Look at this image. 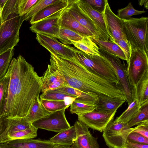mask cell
Returning <instances> with one entry per match:
<instances>
[{"label": "cell", "instance_id": "52a82bcc", "mask_svg": "<svg viewBox=\"0 0 148 148\" xmlns=\"http://www.w3.org/2000/svg\"><path fill=\"white\" fill-rule=\"evenodd\" d=\"M99 51L100 56L109 63L115 72L119 86L129 105L134 100L133 91L127 78L125 64L124 62L123 63L118 57L109 54L102 49L99 48Z\"/></svg>", "mask_w": 148, "mask_h": 148}, {"label": "cell", "instance_id": "484cf974", "mask_svg": "<svg viewBox=\"0 0 148 148\" xmlns=\"http://www.w3.org/2000/svg\"><path fill=\"white\" fill-rule=\"evenodd\" d=\"M134 99H137L140 105L148 101V71L133 88Z\"/></svg>", "mask_w": 148, "mask_h": 148}, {"label": "cell", "instance_id": "4fadbf2b", "mask_svg": "<svg viewBox=\"0 0 148 148\" xmlns=\"http://www.w3.org/2000/svg\"><path fill=\"white\" fill-rule=\"evenodd\" d=\"M64 10L32 24L30 29L33 32L56 38L60 28L59 19Z\"/></svg>", "mask_w": 148, "mask_h": 148}, {"label": "cell", "instance_id": "2e32d148", "mask_svg": "<svg viewBox=\"0 0 148 148\" xmlns=\"http://www.w3.org/2000/svg\"><path fill=\"white\" fill-rule=\"evenodd\" d=\"M65 10L80 24L90 31L96 39H100L99 34L95 25L79 7L78 0H69V5Z\"/></svg>", "mask_w": 148, "mask_h": 148}, {"label": "cell", "instance_id": "83f0119b", "mask_svg": "<svg viewBox=\"0 0 148 148\" xmlns=\"http://www.w3.org/2000/svg\"><path fill=\"white\" fill-rule=\"evenodd\" d=\"M93 41L98 46L107 53L116 56L126 61L125 55L120 48L116 43L110 41H104L99 39L92 38Z\"/></svg>", "mask_w": 148, "mask_h": 148}, {"label": "cell", "instance_id": "1f68e13d", "mask_svg": "<svg viewBox=\"0 0 148 148\" xmlns=\"http://www.w3.org/2000/svg\"><path fill=\"white\" fill-rule=\"evenodd\" d=\"M85 37L68 29L60 27L56 38L58 39L63 44H71V41L82 40Z\"/></svg>", "mask_w": 148, "mask_h": 148}, {"label": "cell", "instance_id": "8d00e7d4", "mask_svg": "<svg viewBox=\"0 0 148 148\" xmlns=\"http://www.w3.org/2000/svg\"><path fill=\"white\" fill-rule=\"evenodd\" d=\"M70 112L72 114H75L78 116L95 111L96 104L88 105L73 101L70 105Z\"/></svg>", "mask_w": 148, "mask_h": 148}, {"label": "cell", "instance_id": "d590c367", "mask_svg": "<svg viewBox=\"0 0 148 148\" xmlns=\"http://www.w3.org/2000/svg\"><path fill=\"white\" fill-rule=\"evenodd\" d=\"M40 101L46 110L50 113L66 109L70 105L64 101H54L40 99Z\"/></svg>", "mask_w": 148, "mask_h": 148}, {"label": "cell", "instance_id": "44dd1931", "mask_svg": "<svg viewBox=\"0 0 148 148\" xmlns=\"http://www.w3.org/2000/svg\"><path fill=\"white\" fill-rule=\"evenodd\" d=\"M11 148H53L55 144L49 140L27 139L5 143Z\"/></svg>", "mask_w": 148, "mask_h": 148}, {"label": "cell", "instance_id": "f907efd6", "mask_svg": "<svg viewBox=\"0 0 148 148\" xmlns=\"http://www.w3.org/2000/svg\"><path fill=\"white\" fill-rule=\"evenodd\" d=\"M7 1V0H0V8L1 11Z\"/></svg>", "mask_w": 148, "mask_h": 148}, {"label": "cell", "instance_id": "e575fe53", "mask_svg": "<svg viewBox=\"0 0 148 148\" xmlns=\"http://www.w3.org/2000/svg\"><path fill=\"white\" fill-rule=\"evenodd\" d=\"M14 48L0 54V80L6 75L14 55Z\"/></svg>", "mask_w": 148, "mask_h": 148}, {"label": "cell", "instance_id": "f5cc1de1", "mask_svg": "<svg viewBox=\"0 0 148 148\" xmlns=\"http://www.w3.org/2000/svg\"><path fill=\"white\" fill-rule=\"evenodd\" d=\"M1 10L0 8V25L1 24Z\"/></svg>", "mask_w": 148, "mask_h": 148}, {"label": "cell", "instance_id": "c3c4849f", "mask_svg": "<svg viewBox=\"0 0 148 148\" xmlns=\"http://www.w3.org/2000/svg\"><path fill=\"white\" fill-rule=\"evenodd\" d=\"M138 4L142 6L144 5L145 8L146 9H148V0H139Z\"/></svg>", "mask_w": 148, "mask_h": 148}, {"label": "cell", "instance_id": "277c9868", "mask_svg": "<svg viewBox=\"0 0 148 148\" xmlns=\"http://www.w3.org/2000/svg\"><path fill=\"white\" fill-rule=\"evenodd\" d=\"M23 16L12 13L0 25V54L17 45Z\"/></svg>", "mask_w": 148, "mask_h": 148}, {"label": "cell", "instance_id": "d6986e66", "mask_svg": "<svg viewBox=\"0 0 148 148\" xmlns=\"http://www.w3.org/2000/svg\"><path fill=\"white\" fill-rule=\"evenodd\" d=\"M59 92L71 95L77 97L74 101L76 102L88 105L96 104L98 95L92 93H86L76 89L69 86H64L54 89Z\"/></svg>", "mask_w": 148, "mask_h": 148}, {"label": "cell", "instance_id": "ba28073f", "mask_svg": "<svg viewBox=\"0 0 148 148\" xmlns=\"http://www.w3.org/2000/svg\"><path fill=\"white\" fill-rule=\"evenodd\" d=\"M125 125L112 121L105 128L102 136L109 148H124L128 136L137 128H127Z\"/></svg>", "mask_w": 148, "mask_h": 148}, {"label": "cell", "instance_id": "7c38bea8", "mask_svg": "<svg viewBox=\"0 0 148 148\" xmlns=\"http://www.w3.org/2000/svg\"><path fill=\"white\" fill-rule=\"evenodd\" d=\"M102 13L110 40H127L123 30L122 20L112 11L107 0H105V8Z\"/></svg>", "mask_w": 148, "mask_h": 148}, {"label": "cell", "instance_id": "ab89813d", "mask_svg": "<svg viewBox=\"0 0 148 148\" xmlns=\"http://www.w3.org/2000/svg\"><path fill=\"white\" fill-rule=\"evenodd\" d=\"M58 0H39V1L25 15L23 18L24 21L29 20L33 16L46 7L54 3Z\"/></svg>", "mask_w": 148, "mask_h": 148}, {"label": "cell", "instance_id": "f546056e", "mask_svg": "<svg viewBox=\"0 0 148 148\" xmlns=\"http://www.w3.org/2000/svg\"><path fill=\"white\" fill-rule=\"evenodd\" d=\"M40 99L54 101H64L70 105L77 98L75 96L55 90L45 91L40 96Z\"/></svg>", "mask_w": 148, "mask_h": 148}, {"label": "cell", "instance_id": "d6a6232c", "mask_svg": "<svg viewBox=\"0 0 148 148\" xmlns=\"http://www.w3.org/2000/svg\"><path fill=\"white\" fill-rule=\"evenodd\" d=\"M148 121V101L140 105L137 114L125 125L127 128H130L142 122Z\"/></svg>", "mask_w": 148, "mask_h": 148}, {"label": "cell", "instance_id": "bcb514c9", "mask_svg": "<svg viewBox=\"0 0 148 148\" xmlns=\"http://www.w3.org/2000/svg\"><path fill=\"white\" fill-rule=\"evenodd\" d=\"M8 119L6 116L0 115V136L4 131L7 127Z\"/></svg>", "mask_w": 148, "mask_h": 148}, {"label": "cell", "instance_id": "cb8c5ba5", "mask_svg": "<svg viewBox=\"0 0 148 148\" xmlns=\"http://www.w3.org/2000/svg\"><path fill=\"white\" fill-rule=\"evenodd\" d=\"M8 119L7 127L0 136V141L11 133L29 128L32 124L27 120L25 117Z\"/></svg>", "mask_w": 148, "mask_h": 148}, {"label": "cell", "instance_id": "4dcf8cb0", "mask_svg": "<svg viewBox=\"0 0 148 148\" xmlns=\"http://www.w3.org/2000/svg\"><path fill=\"white\" fill-rule=\"evenodd\" d=\"M140 106L138 100L134 99L133 101L128 105L127 108L114 121L126 124L137 114Z\"/></svg>", "mask_w": 148, "mask_h": 148}, {"label": "cell", "instance_id": "ac0fdd59", "mask_svg": "<svg viewBox=\"0 0 148 148\" xmlns=\"http://www.w3.org/2000/svg\"><path fill=\"white\" fill-rule=\"evenodd\" d=\"M65 8L59 19L60 27L71 30L83 37L96 38L90 31L80 24L66 10Z\"/></svg>", "mask_w": 148, "mask_h": 148}, {"label": "cell", "instance_id": "d4e9b609", "mask_svg": "<svg viewBox=\"0 0 148 148\" xmlns=\"http://www.w3.org/2000/svg\"><path fill=\"white\" fill-rule=\"evenodd\" d=\"M51 113L47 111L41 103L39 97L35 99L29 113L25 117L31 124L49 115Z\"/></svg>", "mask_w": 148, "mask_h": 148}, {"label": "cell", "instance_id": "8fae6325", "mask_svg": "<svg viewBox=\"0 0 148 148\" xmlns=\"http://www.w3.org/2000/svg\"><path fill=\"white\" fill-rule=\"evenodd\" d=\"M36 38L40 44L47 50L51 54L65 58H73L77 50L61 43L56 38L45 35L37 33Z\"/></svg>", "mask_w": 148, "mask_h": 148}, {"label": "cell", "instance_id": "3957f363", "mask_svg": "<svg viewBox=\"0 0 148 148\" xmlns=\"http://www.w3.org/2000/svg\"><path fill=\"white\" fill-rule=\"evenodd\" d=\"M123 30L131 49L139 48L148 53V17L122 19Z\"/></svg>", "mask_w": 148, "mask_h": 148}, {"label": "cell", "instance_id": "816d5d0a", "mask_svg": "<svg viewBox=\"0 0 148 148\" xmlns=\"http://www.w3.org/2000/svg\"><path fill=\"white\" fill-rule=\"evenodd\" d=\"M0 148H11L8 146L5 143H0Z\"/></svg>", "mask_w": 148, "mask_h": 148}, {"label": "cell", "instance_id": "6da1fadb", "mask_svg": "<svg viewBox=\"0 0 148 148\" xmlns=\"http://www.w3.org/2000/svg\"><path fill=\"white\" fill-rule=\"evenodd\" d=\"M7 71L10 75L8 95L2 115L24 118L41 91V77L22 56L13 58Z\"/></svg>", "mask_w": 148, "mask_h": 148}, {"label": "cell", "instance_id": "7bdbcfd3", "mask_svg": "<svg viewBox=\"0 0 148 148\" xmlns=\"http://www.w3.org/2000/svg\"><path fill=\"white\" fill-rule=\"evenodd\" d=\"M127 141L139 144L148 145V138L138 133L132 132L127 138Z\"/></svg>", "mask_w": 148, "mask_h": 148}, {"label": "cell", "instance_id": "ffe728a7", "mask_svg": "<svg viewBox=\"0 0 148 148\" xmlns=\"http://www.w3.org/2000/svg\"><path fill=\"white\" fill-rule=\"evenodd\" d=\"M69 3V0H58L33 16L31 18L30 23L32 24L64 9L67 7Z\"/></svg>", "mask_w": 148, "mask_h": 148}, {"label": "cell", "instance_id": "5bb4252c", "mask_svg": "<svg viewBox=\"0 0 148 148\" xmlns=\"http://www.w3.org/2000/svg\"><path fill=\"white\" fill-rule=\"evenodd\" d=\"M74 125L76 138L71 148H100L97 138L92 135L87 125L78 120Z\"/></svg>", "mask_w": 148, "mask_h": 148}, {"label": "cell", "instance_id": "f35d334b", "mask_svg": "<svg viewBox=\"0 0 148 148\" xmlns=\"http://www.w3.org/2000/svg\"><path fill=\"white\" fill-rule=\"evenodd\" d=\"M146 11L137 10L133 7L131 2L123 8L119 9L117 11V16L121 19H127L135 15H138L145 13Z\"/></svg>", "mask_w": 148, "mask_h": 148}, {"label": "cell", "instance_id": "7a4b0ae2", "mask_svg": "<svg viewBox=\"0 0 148 148\" xmlns=\"http://www.w3.org/2000/svg\"><path fill=\"white\" fill-rule=\"evenodd\" d=\"M50 65L65 79L68 86L80 91L118 98V85L88 69L74 56L70 59L51 54Z\"/></svg>", "mask_w": 148, "mask_h": 148}, {"label": "cell", "instance_id": "60d3db41", "mask_svg": "<svg viewBox=\"0 0 148 148\" xmlns=\"http://www.w3.org/2000/svg\"><path fill=\"white\" fill-rule=\"evenodd\" d=\"M39 0H19L18 14L22 16L26 14Z\"/></svg>", "mask_w": 148, "mask_h": 148}, {"label": "cell", "instance_id": "603a6c76", "mask_svg": "<svg viewBox=\"0 0 148 148\" xmlns=\"http://www.w3.org/2000/svg\"><path fill=\"white\" fill-rule=\"evenodd\" d=\"M76 138V130L74 125L69 128L58 133L51 138L49 140L55 144L71 146L74 142Z\"/></svg>", "mask_w": 148, "mask_h": 148}, {"label": "cell", "instance_id": "e0dca14e", "mask_svg": "<svg viewBox=\"0 0 148 148\" xmlns=\"http://www.w3.org/2000/svg\"><path fill=\"white\" fill-rule=\"evenodd\" d=\"M41 82L42 93L47 90L69 86L61 75L49 64L41 76Z\"/></svg>", "mask_w": 148, "mask_h": 148}, {"label": "cell", "instance_id": "7dc6e473", "mask_svg": "<svg viewBox=\"0 0 148 148\" xmlns=\"http://www.w3.org/2000/svg\"><path fill=\"white\" fill-rule=\"evenodd\" d=\"M124 148H148V145L139 144L127 141Z\"/></svg>", "mask_w": 148, "mask_h": 148}, {"label": "cell", "instance_id": "f6af8a7d", "mask_svg": "<svg viewBox=\"0 0 148 148\" xmlns=\"http://www.w3.org/2000/svg\"><path fill=\"white\" fill-rule=\"evenodd\" d=\"M133 132L138 133L148 138V121L138 124L137 128Z\"/></svg>", "mask_w": 148, "mask_h": 148}, {"label": "cell", "instance_id": "7402d4cb", "mask_svg": "<svg viewBox=\"0 0 148 148\" xmlns=\"http://www.w3.org/2000/svg\"><path fill=\"white\" fill-rule=\"evenodd\" d=\"M98 101L95 111H107L117 110L126 101L121 99L113 98L106 95H98Z\"/></svg>", "mask_w": 148, "mask_h": 148}, {"label": "cell", "instance_id": "9a60e30c", "mask_svg": "<svg viewBox=\"0 0 148 148\" xmlns=\"http://www.w3.org/2000/svg\"><path fill=\"white\" fill-rule=\"evenodd\" d=\"M78 3L80 8L94 23L99 34V39L106 41L108 40L110 36L102 13L93 9L83 0H78Z\"/></svg>", "mask_w": 148, "mask_h": 148}, {"label": "cell", "instance_id": "ee69618b", "mask_svg": "<svg viewBox=\"0 0 148 148\" xmlns=\"http://www.w3.org/2000/svg\"><path fill=\"white\" fill-rule=\"evenodd\" d=\"M93 9L102 13L105 6V0H83Z\"/></svg>", "mask_w": 148, "mask_h": 148}, {"label": "cell", "instance_id": "9c48e42d", "mask_svg": "<svg viewBox=\"0 0 148 148\" xmlns=\"http://www.w3.org/2000/svg\"><path fill=\"white\" fill-rule=\"evenodd\" d=\"M66 109L51 113L48 116L39 119L32 124L36 128L60 132L71 126L65 114Z\"/></svg>", "mask_w": 148, "mask_h": 148}, {"label": "cell", "instance_id": "8992f818", "mask_svg": "<svg viewBox=\"0 0 148 148\" xmlns=\"http://www.w3.org/2000/svg\"><path fill=\"white\" fill-rule=\"evenodd\" d=\"M127 64V77L133 90L148 71V54L139 48L131 49V54Z\"/></svg>", "mask_w": 148, "mask_h": 148}, {"label": "cell", "instance_id": "4316f807", "mask_svg": "<svg viewBox=\"0 0 148 148\" xmlns=\"http://www.w3.org/2000/svg\"><path fill=\"white\" fill-rule=\"evenodd\" d=\"M72 45L86 54L90 56H100L98 46L92 40V38L85 37L81 40L72 41Z\"/></svg>", "mask_w": 148, "mask_h": 148}, {"label": "cell", "instance_id": "b9f144b4", "mask_svg": "<svg viewBox=\"0 0 148 148\" xmlns=\"http://www.w3.org/2000/svg\"><path fill=\"white\" fill-rule=\"evenodd\" d=\"M112 42L116 44L124 52L127 63L128 62L131 52V48L129 42L127 40L121 39L114 40Z\"/></svg>", "mask_w": 148, "mask_h": 148}, {"label": "cell", "instance_id": "f1b7e54d", "mask_svg": "<svg viewBox=\"0 0 148 148\" xmlns=\"http://www.w3.org/2000/svg\"><path fill=\"white\" fill-rule=\"evenodd\" d=\"M38 129L31 125L28 129L11 133L0 141V143L19 139H32L37 136Z\"/></svg>", "mask_w": 148, "mask_h": 148}, {"label": "cell", "instance_id": "681fc988", "mask_svg": "<svg viewBox=\"0 0 148 148\" xmlns=\"http://www.w3.org/2000/svg\"><path fill=\"white\" fill-rule=\"evenodd\" d=\"M53 148H71L70 146L58 144H55Z\"/></svg>", "mask_w": 148, "mask_h": 148}, {"label": "cell", "instance_id": "74e56055", "mask_svg": "<svg viewBox=\"0 0 148 148\" xmlns=\"http://www.w3.org/2000/svg\"><path fill=\"white\" fill-rule=\"evenodd\" d=\"M18 0H7L1 11V24L5 21L12 14L15 13L18 14Z\"/></svg>", "mask_w": 148, "mask_h": 148}, {"label": "cell", "instance_id": "836d02e7", "mask_svg": "<svg viewBox=\"0 0 148 148\" xmlns=\"http://www.w3.org/2000/svg\"><path fill=\"white\" fill-rule=\"evenodd\" d=\"M10 80V75L8 71L0 80V115H2L5 106Z\"/></svg>", "mask_w": 148, "mask_h": 148}, {"label": "cell", "instance_id": "5b68a950", "mask_svg": "<svg viewBox=\"0 0 148 148\" xmlns=\"http://www.w3.org/2000/svg\"><path fill=\"white\" fill-rule=\"evenodd\" d=\"M74 57L80 63L88 69L111 82L119 85L112 68L101 56L89 55L77 50Z\"/></svg>", "mask_w": 148, "mask_h": 148}, {"label": "cell", "instance_id": "30bf717a", "mask_svg": "<svg viewBox=\"0 0 148 148\" xmlns=\"http://www.w3.org/2000/svg\"><path fill=\"white\" fill-rule=\"evenodd\" d=\"M117 110L93 111L78 116V120L88 127L102 132L107 125L113 121Z\"/></svg>", "mask_w": 148, "mask_h": 148}]
</instances>
